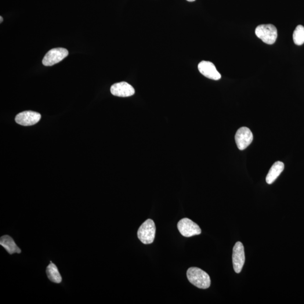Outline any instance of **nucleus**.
Segmentation results:
<instances>
[{
	"label": "nucleus",
	"instance_id": "obj_1",
	"mask_svg": "<svg viewBox=\"0 0 304 304\" xmlns=\"http://www.w3.org/2000/svg\"><path fill=\"white\" fill-rule=\"evenodd\" d=\"M188 280L195 286L207 289L211 285V279L207 273L197 267H191L187 272Z\"/></svg>",
	"mask_w": 304,
	"mask_h": 304
},
{
	"label": "nucleus",
	"instance_id": "obj_2",
	"mask_svg": "<svg viewBox=\"0 0 304 304\" xmlns=\"http://www.w3.org/2000/svg\"><path fill=\"white\" fill-rule=\"evenodd\" d=\"M156 228L154 222L152 219H148L137 230V237L139 240L145 245H149L153 243Z\"/></svg>",
	"mask_w": 304,
	"mask_h": 304
},
{
	"label": "nucleus",
	"instance_id": "obj_3",
	"mask_svg": "<svg viewBox=\"0 0 304 304\" xmlns=\"http://www.w3.org/2000/svg\"><path fill=\"white\" fill-rule=\"evenodd\" d=\"M255 34L257 37L268 45L273 44L278 36L277 28L273 24L259 25L256 28Z\"/></svg>",
	"mask_w": 304,
	"mask_h": 304
},
{
	"label": "nucleus",
	"instance_id": "obj_4",
	"mask_svg": "<svg viewBox=\"0 0 304 304\" xmlns=\"http://www.w3.org/2000/svg\"><path fill=\"white\" fill-rule=\"evenodd\" d=\"M177 229L183 236L190 237L200 234L202 232L201 228L196 223L188 218L180 220L177 223Z\"/></svg>",
	"mask_w": 304,
	"mask_h": 304
},
{
	"label": "nucleus",
	"instance_id": "obj_5",
	"mask_svg": "<svg viewBox=\"0 0 304 304\" xmlns=\"http://www.w3.org/2000/svg\"><path fill=\"white\" fill-rule=\"evenodd\" d=\"M68 51L64 48H54L46 53L42 60L45 66H52L58 63L68 56Z\"/></svg>",
	"mask_w": 304,
	"mask_h": 304
},
{
	"label": "nucleus",
	"instance_id": "obj_6",
	"mask_svg": "<svg viewBox=\"0 0 304 304\" xmlns=\"http://www.w3.org/2000/svg\"><path fill=\"white\" fill-rule=\"evenodd\" d=\"M253 138L251 130L246 127L239 129L235 135L237 146L241 151L246 149L252 142Z\"/></svg>",
	"mask_w": 304,
	"mask_h": 304
},
{
	"label": "nucleus",
	"instance_id": "obj_7",
	"mask_svg": "<svg viewBox=\"0 0 304 304\" xmlns=\"http://www.w3.org/2000/svg\"><path fill=\"white\" fill-rule=\"evenodd\" d=\"M232 259L234 270L237 273H240L245 262L244 247L240 242H237L234 246Z\"/></svg>",
	"mask_w": 304,
	"mask_h": 304
},
{
	"label": "nucleus",
	"instance_id": "obj_8",
	"mask_svg": "<svg viewBox=\"0 0 304 304\" xmlns=\"http://www.w3.org/2000/svg\"><path fill=\"white\" fill-rule=\"evenodd\" d=\"M41 117V114L38 112L24 111L16 115V121L21 126H32L37 124L40 120Z\"/></svg>",
	"mask_w": 304,
	"mask_h": 304
},
{
	"label": "nucleus",
	"instance_id": "obj_9",
	"mask_svg": "<svg viewBox=\"0 0 304 304\" xmlns=\"http://www.w3.org/2000/svg\"><path fill=\"white\" fill-rule=\"evenodd\" d=\"M198 68L202 75L209 79H213V80H219L222 77V76L217 70L215 65L210 61H202L198 64Z\"/></svg>",
	"mask_w": 304,
	"mask_h": 304
},
{
	"label": "nucleus",
	"instance_id": "obj_10",
	"mask_svg": "<svg viewBox=\"0 0 304 304\" xmlns=\"http://www.w3.org/2000/svg\"><path fill=\"white\" fill-rule=\"evenodd\" d=\"M112 95L119 97H129L134 95L135 89L126 82L116 83L111 86Z\"/></svg>",
	"mask_w": 304,
	"mask_h": 304
},
{
	"label": "nucleus",
	"instance_id": "obj_11",
	"mask_svg": "<svg viewBox=\"0 0 304 304\" xmlns=\"http://www.w3.org/2000/svg\"><path fill=\"white\" fill-rule=\"evenodd\" d=\"M285 165L283 162L277 161L271 166L268 173L266 177V182L268 184H271L276 181L278 177L283 172Z\"/></svg>",
	"mask_w": 304,
	"mask_h": 304
},
{
	"label": "nucleus",
	"instance_id": "obj_12",
	"mask_svg": "<svg viewBox=\"0 0 304 304\" xmlns=\"http://www.w3.org/2000/svg\"><path fill=\"white\" fill-rule=\"evenodd\" d=\"M0 245L4 248L9 254L13 253H20L21 249L18 247L13 239L9 236H3L0 239Z\"/></svg>",
	"mask_w": 304,
	"mask_h": 304
},
{
	"label": "nucleus",
	"instance_id": "obj_13",
	"mask_svg": "<svg viewBox=\"0 0 304 304\" xmlns=\"http://www.w3.org/2000/svg\"><path fill=\"white\" fill-rule=\"evenodd\" d=\"M46 274L49 280L56 284H60L62 281V278L58 269L55 264L51 262L46 268Z\"/></svg>",
	"mask_w": 304,
	"mask_h": 304
},
{
	"label": "nucleus",
	"instance_id": "obj_14",
	"mask_svg": "<svg viewBox=\"0 0 304 304\" xmlns=\"http://www.w3.org/2000/svg\"><path fill=\"white\" fill-rule=\"evenodd\" d=\"M293 39L296 45L300 46L304 43V27L302 25H299L296 27L294 34H293Z\"/></svg>",
	"mask_w": 304,
	"mask_h": 304
},
{
	"label": "nucleus",
	"instance_id": "obj_15",
	"mask_svg": "<svg viewBox=\"0 0 304 304\" xmlns=\"http://www.w3.org/2000/svg\"><path fill=\"white\" fill-rule=\"evenodd\" d=\"M0 19H1V21H0V22L2 23L3 21V18L1 16L0 17Z\"/></svg>",
	"mask_w": 304,
	"mask_h": 304
},
{
	"label": "nucleus",
	"instance_id": "obj_16",
	"mask_svg": "<svg viewBox=\"0 0 304 304\" xmlns=\"http://www.w3.org/2000/svg\"><path fill=\"white\" fill-rule=\"evenodd\" d=\"M187 1H189V2H193L195 1V0H187Z\"/></svg>",
	"mask_w": 304,
	"mask_h": 304
}]
</instances>
